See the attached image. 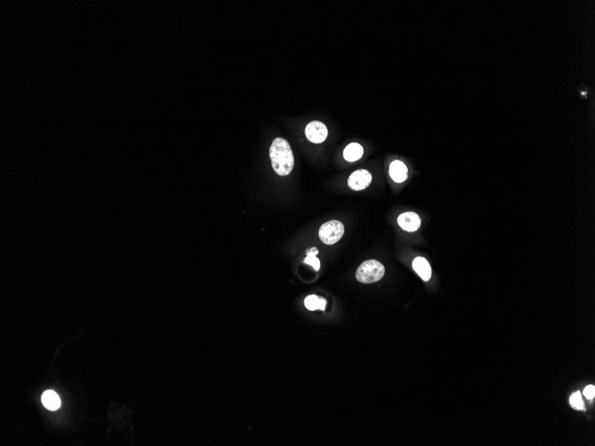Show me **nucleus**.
<instances>
[{"mask_svg": "<svg viewBox=\"0 0 595 446\" xmlns=\"http://www.w3.org/2000/svg\"><path fill=\"white\" fill-rule=\"evenodd\" d=\"M269 154L273 168L276 174L281 177L291 174L294 167V155L287 140L281 137L274 140Z\"/></svg>", "mask_w": 595, "mask_h": 446, "instance_id": "nucleus-1", "label": "nucleus"}, {"mask_svg": "<svg viewBox=\"0 0 595 446\" xmlns=\"http://www.w3.org/2000/svg\"><path fill=\"white\" fill-rule=\"evenodd\" d=\"M385 267L381 263L376 260H367L363 263L357 269L356 277L362 283H376L384 276Z\"/></svg>", "mask_w": 595, "mask_h": 446, "instance_id": "nucleus-2", "label": "nucleus"}, {"mask_svg": "<svg viewBox=\"0 0 595 446\" xmlns=\"http://www.w3.org/2000/svg\"><path fill=\"white\" fill-rule=\"evenodd\" d=\"M344 225L341 222L337 220L324 223L320 228L319 238L327 245H333L339 242L344 235Z\"/></svg>", "mask_w": 595, "mask_h": 446, "instance_id": "nucleus-3", "label": "nucleus"}, {"mask_svg": "<svg viewBox=\"0 0 595 446\" xmlns=\"http://www.w3.org/2000/svg\"><path fill=\"white\" fill-rule=\"evenodd\" d=\"M305 133H306V138L310 140V142L314 143H321L326 139L327 136H328V130L323 123L315 120V121L307 124Z\"/></svg>", "mask_w": 595, "mask_h": 446, "instance_id": "nucleus-4", "label": "nucleus"}, {"mask_svg": "<svg viewBox=\"0 0 595 446\" xmlns=\"http://www.w3.org/2000/svg\"><path fill=\"white\" fill-rule=\"evenodd\" d=\"M372 182V174L365 169L355 171L347 180V184L354 191H361L368 187Z\"/></svg>", "mask_w": 595, "mask_h": 446, "instance_id": "nucleus-5", "label": "nucleus"}, {"mask_svg": "<svg viewBox=\"0 0 595 446\" xmlns=\"http://www.w3.org/2000/svg\"><path fill=\"white\" fill-rule=\"evenodd\" d=\"M398 223L399 226L405 231L415 232L420 228L422 220L419 215L415 212H405L398 217Z\"/></svg>", "mask_w": 595, "mask_h": 446, "instance_id": "nucleus-6", "label": "nucleus"}, {"mask_svg": "<svg viewBox=\"0 0 595 446\" xmlns=\"http://www.w3.org/2000/svg\"><path fill=\"white\" fill-rule=\"evenodd\" d=\"M389 175L393 181L397 183H402L407 179L408 169L400 160H394L389 167Z\"/></svg>", "mask_w": 595, "mask_h": 446, "instance_id": "nucleus-7", "label": "nucleus"}, {"mask_svg": "<svg viewBox=\"0 0 595 446\" xmlns=\"http://www.w3.org/2000/svg\"><path fill=\"white\" fill-rule=\"evenodd\" d=\"M413 268L424 282H428L430 279L432 267L424 258L422 257L416 258L413 262Z\"/></svg>", "mask_w": 595, "mask_h": 446, "instance_id": "nucleus-8", "label": "nucleus"}, {"mask_svg": "<svg viewBox=\"0 0 595 446\" xmlns=\"http://www.w3.org/2000/svg\"><path fill=\"white\" fill-rule=\"evenodd\" d=\"M41 402L46 408L50 411H56L61 406V400L59 395L53 390H47L41 396Z\"/></svg>", "mask_w": 595, "mask_h": 446, "instance_id": "nucleus-9", "label": "nucleus"}, {"mask_svg": "<svg viewBox=\"0 0 595 446\" xmlns=\"http://www.w3.org/2000/svg\"><path fill=\"white\" fill-rule=\"evenodd\" d=\"M364 154V148L359 143H352L348 144L343 152V156L345 160L354 162L362 158Z\"/></svg>", "mask_w": 595, "mask_h": 446, "instance_id": "nucleus-10", "label": "nucleus"}, {"mask_svg": "<svg viewBox=\"0 0 595 446\" xmlns=\"http://www.w3.org/2000/svg\"><path fill=\"white\" fill-rule=\"evenodd\" d=\"M304 303L309 310L315 311L320 309V310L324 311L325 307H326L327 301L323 298H319L316 295H310V296H306Z\"/></svg>", "mask_w": 595, "mask_h": 446, "instance_id": "nucleus-11", "label": "nucleus"}, {"mask_svg": "<svg viewBox=\"0 0 595 446\" xmlns=\"http://www.w3.org/2000/svg\"><path fill=\"white\" fill-rule=\"evenodd\" d=\"M318 253H319L318 249H316V247H313L306 250V258L304 259V263L313 266L314 269L316 271H319L320 269V260L316 258V255Z\"/></svg>", "mask_w": 595, "mask_h": 446, "instance_id": "nucleus-12", "label": "nucleus"}, {"mask_svg": "<svg viewBox=\"0 0 595 446\" xmlns=\"http://www.w3.org/2000/svg\"><path fill=\"white\" fill-rule=\"evenodd\" d=\"M569 403L573 408L576 410H583L585 411V403L582 399V395L580 392L578 391L574 393L573 395L570 396L569 399Z\"/></svg>", "mask_w": 595, "mask_h": 446, "instance_id": "nucleus-13", "label": "nucleus"}, {"mask_svg": "<svg viewBox=\"0 0 595 446\" xmlns=\"http://www.w3.org/2000/svg\"><path fill=\"white\" fill-rule=\"evenodd\" d=\"M584 395H585L586 398L589 400H592L594 398L595 396V388L594 386H587L584 390Z\"/></svg>", "mask_w": 595, "mask_h": 446, "instance_id": "nucleus-14", "label": "nucleus"}]
</instances>
